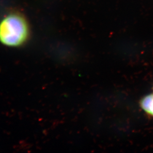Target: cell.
Here are the masks:
<instances>
[{
    "instance_id": "6da1fadb",
    "label": "cell",
    "mask_w": 153,
    "mask_h": 153,
    "mask_svg": "<svg viewBox=\"0 0 153 153\" xmlns=\"http://www.w3.org/2000/svg\"><path fill=\"white\" fill-rule=\"evenodd\" d=\"M29 23L23 15L12 13L0 21V42L9 47L24 45L29 38Z\"/></svg>"
},
{
    "instance_id": "7a4b0ae2",
    "label": "cell",
    "mask_w": 153,
    "mask_h": 153,
    "mask_svg": "<svg viewBox=\"0 0 153 153\" xmlns=\"http://www.w3.org/2000/svg\"><path fill=\"white\" fill-rule=\"evenodd\" d=\"M140 105L146 113L153 117V93L144 97L141 101Z\"/></svg>"
}]
</instances>
